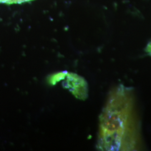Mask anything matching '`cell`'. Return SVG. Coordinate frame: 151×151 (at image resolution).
Segmentation results:
<instances>
[{
    "label": "cell",
    "instance_id": "1",
    "mask_svg": "<svg viewBox=\"0 0 151 151\" xmlns=\"http://www.w3.org/2000/svg\"><path fill=\"white\" fill-rule=\"evenodd\" d=\"M97 148L102 151L142 149L135 98L129 87L119 85L110 92L100 117Z\"/></svg>",
    "mask_w": 151,
    "mask_h": 151
},
{
    "label": "cell",
    "instance_id": "2",
    "mask_svg": "<svg viewBox=\"0 0 151 151\" xmlns=\"http://www.w3.org/2000/svg\"><path fill=\"white\" fill-rule=\"evenodd\" d=\"M32 0H0V3H4L7 4H22L24 2H29Z\"/></svg>",
    "mask_w": 151,
    "mask_h": 151
}]
</instances>
